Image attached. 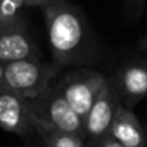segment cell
I'll list each match as a JSON object with an SVG mask.
<instances>
[{"mask_svg":"<svg viewBox=\"0 0 147 147\" xmlns=\"http://www.w3.org/2000/svg\"><path fill=\"white\" fill-rule=\"evenodd\" d=\"M0 127L7 133L25 138L36 133L25 97L10 90L7 85L0 87Z\"/></svg>","mask_w":147,"mask_h":147,"instance_id":"52a82bcc","label":"cell"},{"mask_svg":"<svg viewBox=\"0 0 147 147\" xmlns=\"http://www.w3.org/2000/svg\"><path fill=\"white\" fill-rule=\"evenodd\" d=\"M25 100L29 111L39 120L84 138V120L74 111L56 87L51 85L42 94Z\"/></svg>","mask_w":147,"mask_h":147,"instance_id":"3957f363","label":"cell"},{"mask_svg":"<svg viewBox=\"0 0 147 147\" xmlns=\"http://www.w3.org/2000/svg\"><path fill=\"white\" fill-rule=\"evenodd\" d=\"M110 134L124 147H147L146 131L140 120L133 110L125 108L121 104H118L115 110Z\"/></svg>","mask_w":147,"mask_h":147,"instance_id":"9c48e42d","label":"cell"},{"mask_svg":"<svg viewBox=\"0 0 147 147\" xmlns=\"http://www.w3.org/2000/svg\"><path fill=\"white\" fill-rule=\"evenodd\" d=\"M5 63L0 62V87H5Z\"/></svg>","mask_w":147,"mask_h":147,"instance_id":"9a60e30c","label":"cell"},{"mask_svg":"<svg viewBox=\"0 0 147 147\" xmlns=\"http://www.w3.org/2000/svg\"><path fill=\"white\" fill-rule=\"evenodd\" d=\"M105 82L107 78H104L100 72L80 66L68 72L58 82L56 90L84 120Z\"/></svg>","mask_w":147,"mask_h":147,"instance_id":"277c9868","label":"cell"},{"mask_svg":"<svg viewBox=\"0 0 147 147\" xmlns=\"http://www.w3.org/2000/svg\"><path fill=\"white\" fill-rule=\"evenodd\" d=\"M30 121L45 147H85V141L81 136L68 133L55 125H51L35 117L32 113H30Z\"/></svg>","mask_w":147,"mask_h":147,"instance_id":"30bf717a","label":"cell"},{"mask_svg":"<svg viewBox=\"0 0 147 147\" xmlns=\"http://www.w3.org/2000/svg\"><path fill=\"white\" fill-rule=\"evenodd\" d=\"M118 104L120 101L117 98V94L110 80H107L94 104L91 105L87 117L84 118V141L98 140L110 134Z\"/></svg>","mask_w":147,"mask_h":147,"instance_id":"8992f818","label":"cell"},{"mask_svg":"<svg viewBox=\"0 0 147 147\" xmlns=\"http://www.w3.org/2000/svg\"><path fill=\"white\" fill-rule=\"evenodd\" d=\"M23 0H0V26H25L20 9Z\"/></svg>","mask_w":147,"mask_h":147,"instance_id":"8fae6325","label":"cell"},{"mask_svg":"<svg viewBox=\"0 0 147 147\" xmlns=\"http://www.w3.org/2000/svg\"><path fill=\"white\" fill-rule=\"evenodd\" d=\"M42 144H43V143H42ZM40 147H45V144H43V146H40Z\"/></svg>","mask_w":147,"mask_h":147,"instance_id":"e0dca14e","label":"cell"},{"mask_svg":"<svg viewBox=\"0 0 147 147\" xmlns=\"http://www.w3.org/2000/svg\"><path fill=\"white\" fill-rule=\"evenodd\" d=\"M42 9L55 65L62 68L95 62L94 35L81 9L69 0H49Z\"/></svg>","mask_w":147,"mask_h":147,"instance_id":"6da1fadb","label":"cell"},{"mask_svg":"<svg viewBox=\"0 0 147 147\" xmlns=\"http://www.w3.org/2000/svg\"><path fill=\"white\" fill-rule=\"evenodd\" d=\"M58 65L42 59H23L5 63V84L25 98L42 94L56 78Z\"/></svg>","mask_w":147,"mask_h":147,"instance_id":"7a4b0ae2","label":"cell"},{"mask_svg":"<svg viewBox=\"0 0 147 147\" xmlns=\"http://www.w3.org/2000/svg\"><path fill=\"white\" fill-rule=\"evenodd\" d=\"M138 49L140 51H146L147 52V33L143 36V39L138 42Z\"/></svg>","mask_w":147,"mask_h":147,"instance_id":"2e32d148","label":"cell"},{"mask_svg":"<svg viewBox=\"0 0 147 147\" xmlns=\"http://www.w3.org/2000/svg\"><path fill=\"white\" fill-rule=\"evenodd\" d=\"M147 0H124V6H125V13L131 22L138 20L144 12Z\"/></svg>","mask_w":147,"mask_h":147,"instance_id":"7c38bea8","label":"cell"},{"mask_svg":"<svg viewBox=\"0 0 147 147\" xmlns=\"http://www.w3.org/2000/svg\"><path fill=\"white\" fill-rule=\"evenodd\" d=\"M146 137H147V133H146Z\"/></svg>","mask_w":147,"mask_h":147,"instance_id":"ac0fdd59","label":"cell"},{"mask_svg":"<svg viewBox=\"0 0 147 147\" xmlns=\"http://www.w3.org/2000/svg\"><path fill=\"white\" fill-rule=\"evenodd\" d=\"M49 0H23L25 6H39V7H43Z\"/></svg>","mask_w":147,"mask_h":147,"instance_id":"5bb4252c","label":"cell"},{"mask_svg":"<svg viewBox=\"0 0 147 147\" xmlns=\"http://www.w3.org/2000/svg\"><path fill=\"white\" fill-rule=\"evenodd\" d=\"M85 147H124L121 143H118L111 134H107L102 138L92 140V141H85Z\"/></svg>","mask_w":147,"mask_h":147,"instance_id":"4fadbf2b","label":"cell"},{"mask_svg":"<svg viewBox=\"0 0 147 147\" xmlns=\"http://www.w3.org/2000/svg\"><path fill=\"white\" fill-rule=\"evenodd\" d=\"M42 59V52L25 26H0V62Z\"/></svg>","mask_w":147,"mask_h":147,"instance_id":"ba28073f","label":"cell"},{"mask_svg":"<svg viewBox=\"0 0 147 147\" xmlns=\"http://www.w3.org/2000/svg\"><path fill=\"white\" fill-rule=\"evenodd\" d=\"M121 105L133 110L147 97V61H130L110 80Z\"/></svg>","mask_w":147,"mask_h":147,"instance_id":"5b68a950","label":"cell"}]
</instances>
